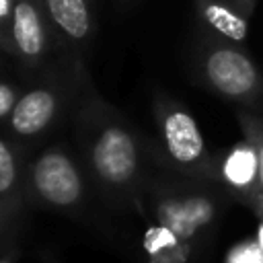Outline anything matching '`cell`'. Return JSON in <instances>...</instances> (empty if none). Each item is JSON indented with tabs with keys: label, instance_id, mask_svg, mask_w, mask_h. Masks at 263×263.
I'll use <instances>...</instances> for the list:
<instances>
[{
	"label": "cell",
	"instance_id": "obj_1",
	"mask_svg": "<svg viewBox=\"0 0 263 263\" xmlns=\"http://www.w3.org/2000/svg\"><path fill=\"white\" fill-rule=\"evenodd\" d=\"M90 164L105 185H127L138 173V148L134 136L119 123L105 125L90 144Z\"/></svg>",
	"mask_w": 263,
	"mask_h": 263
},
{
	"label": "cell",
	"instance_id": "obj_2",
	"mask_svg": "<svg viewBox=\"0 0 263 263\" xmlns=\"http://www.w3.org/2000/svg\"><path fill=\"white\" fill-rule=\"evenodd\" d=\"M31 181L37 195L58 208H70L82 197V179L74 162L60 150L43 152L33 168Z\"/></svg>",
	"mask_w": 263,
	"mask_h": 263
},
{
	"label": "cell",
	"instance_id": "obj_3",
	"mask_svg": "<svg viewBox=\"0 0 263 263\" xmlns=\"http://www.w3.org/2000/svg\"><path fill=\"white\" fill-rule=\"evenodd\" d=\"M208 80L228 97H240L253 90L257 82V72L251 60L230 47L214 49L205 60Z\"/></svg>",
	"mask_w": 263,
	"mask_h": 263
},
{
	"label": "cell",
	"instance_id": "obj_4",
	"mask_svg": "<svg viewBox=\"0 0 263 263\" xmlns=\"http://www.w3.org/2000/svg\"><path fill=\"white\" fill-rule=\"evenodd\" d=\"M162 138L173 160L193 164L203 156V138L195 119L183 109H168L162 117Z\"/></svg>",
	"mask_w": 263,
	"mask_h": 263
},
{
	"label": "cell",
	"instance_id": "obj_5",
	"mask_svg": "<svg viewBox=\"0 0 263 263\" xmlns=\"http://www.w3.org/2000/svg\"><path fill=\"white\" fill-rule=\"evenodd\" d=\"M12 43L27 62H39L45 51V27L35 0H14Z\"/></svg>",
	"mask_w": 263,
	"mask_h": 263
},
{
	"label": "cell",
	"instance_id": "obj_6",
	"mask_svg": "<svg viewBox=\"0 0 263 263\" xmlns=\"http://www.w3.org/2000/svg\"><path fill=\"white\" fill-rule=\"evenodd\" d=\"M160 226L175 232L179 238L191 236L199 226L208 224L212 218V203L203 197L166 199L158 205Z\"/></svg>",
	"mask_w": 263,
	"mask_h": 263
},
{
	"label": "cell",
	"instance_id": "obj_7",
	"mask_svg": "<svg viewBox=\"0 0 263 263\" xmlns=\"http://www.w3.org/2000/svg\"><path fill=\"white\" fill-rule=\"evenodd\" d=\"M53 113H55L53 92L47 88H35L16 101L10 113V125L21 136H35L51 123Z\"/></svg>",
	"mask_w": 263,
	"mask_h": 263
},
{
	"label": "cell",
	"instance_id": "obj_8",
	"mask_svg": "<svg viewBox=\"0 0 263 263\" xmlns=\"http://www.w3.org/2000/svg\"><path fill=\"white\" fill-rule=\"evenodd\" d=\"M47 12L58 29L72 41H86L90 35L88 0H45Z\"/></svg>",
	"mask_w": 263,
	"mask_h": 263
},
{
	"label": "cell",
	"instance_id": "obj_9",
	"mask_svg": "<svg viewBox=\"0 0 263 263\" xmlns=\"http://www.w3.org/2000/svg\"><path fill=\"white\" fill-rule=\"evenodd\" d=\"M201 14L208 21V25L218 33H222L224 37L232 41H242L247 37V21L238 12H234L228 4L205 2L201 8Z\"/></svg>",
	"mask_w": 263,
	"mask_h": 263
},
{
	"label": "cell",
	"instance_id": "obj_10",
	"mask_svg": "<svg viewBox=\"0 0 263 263\" xmlns=\"http://www.w3.org/2000/svg\"><path fill=\"white\" fill-rule=\"evenodd\" d=\"M224 175L226 179L232 183V185H238V187H245L249 185L257 175H259V160H257V152H253L251 148L247 146H240L236 148L226 164H224Z\"/></svg>",
	"mask_w": 263,
	"mask_h": 263
},
{
	"label": "cell",
	"instance_id": "obj_11",
	"mask_svg": "<svg viewBox=\"0 0 263 263\" xmlns=\"http://www.w3.org/2000/svg\"><path fill=\"white\" fill-rule=\"evenodd\" d=\"M16 179V164L10 148L0 140V193H8Z\"/></svg>",
	"mask_w": 263,
	"mask_h": 263
},
{
	"label": "cell",
	"instance_id": "obj_12",
	"mask_svg": "<svg viewBox=\"0 0 263 263\" xmlns=\"http://www.w3.org/2000/svg\"><path fill=\"white\" fill-rule=\"evenodd\" d=\"M12 10L14 0H0V41L4 43L6 37H12Z\"/></svg>",
	"mask_w": 263,
	"mask_h": 263
},
{
	"label": "cell",
	"instance_id": "obj_13",
	"mask_svg": "<svg viewBox=\"0 0 263 263\" xmlns=\"http://www.w3.org/2000/svg\"><path fill=\"white\" fill-rule=\"evenodd\" d=\"M14 105H16V92H14V88L8 86V84H4V82H0V117L12 113Z\"/></svg>",
	"mask_w": 263,
	"mask_h": 263
},
{
	"label": "cell",
	"instance_id": "obj_14",
	"mask_svg": "<svg viewBox=\"0 0 263 263\" xmlns=\"http://www.w3.org/2000/svg\"><path fill=\"white\" fill-rule=\"evenodd\" d=\"M257 160H259V177L263 183V140L257 142Z\"/></svg>",
	"mask_w": 263,
	"mask_h": 263
},
{
	"label": "cell",
	"instance_id": "obj_15",
	"mask_svg": "<svg viewBox=\"0 0 263 263\" xmlns=\"http://www.w3.org/2000/svg\"><path fill=\"white\" fill-rule=\"evenodd\" d=\"M259 251L263 253V224L259 226Z\"/></svg>",
	"mask_w": 263,
	"mask_h": 263
},
{
	"label": "cell",
	"instance_id": "obj_16",
	"mask_svg": "<svg viewBox=\"0 0 263 263\" xmlns=\"http://www.w3.org/2000/svg\"><path fill=\"white\" fill-rule=\"evenodd\" d=\"M0 263H12L10 259H0Z\"/></svg>",
	"mask_w": 263,
	"mask_h": 263
}]
</instances>
